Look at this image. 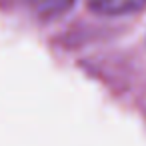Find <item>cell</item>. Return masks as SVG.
<instances>
[{
    "mask_svg": "<svg viewBox=\"0 0 146 146\" xmlns=\"http://www.w3.org/2000/svg\"><path fill=\"white\" fill-rule=\"evenodd\" d=\"M92 10L108 16H118V14H128L146 4V0H88Z\"/></svg>",
    "mask_w": 146,
    "mask_h": 146,
    "instance_id": "6da1fadb",
    "label": "cell"
},
{
    "mask_svg": "<svg viewBox=\"0 0 146 146\" xmlns=\"http://www.w3.org/2000/svg\"><path fill=\"white\" fill-rule=\"evenodd\" d=\"M24 2L42 18H54L66 12L74 0H24Z\"/></svg>",
    "mask_w": 146,
    "mask_h": 146,
    "instance_id": "7a4b0ae2",
    "label": "cell"
}]
</instances>
